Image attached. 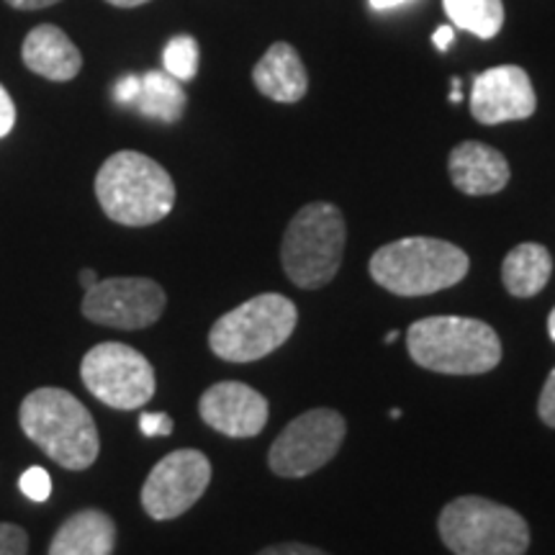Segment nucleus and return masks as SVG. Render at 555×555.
Segmentation results:
<instances>
[{
    "label": "nucleus",
    "mask_w": 555,
    "mask_h": 555,
    "mask_svg": "<svg viewBox=\"0 0 555 555\" xmlns=\"http://www.w3.org/2000/svg\"><path fill=\"white\" fill-rule=\"evenodd\" d=\"M255 86L266 99L278 103H296L307 95L309 75L301 57L286 41H275L253 69Z\"/></svg>",
    "instance_id": "2eb2a0df"
},
{
    "label": "nucleus",
    "mask_w": 555,
    "mask_h": 555,
    "mask_svg": "<svg viewBox=\"0 0 555 555\" xmlns=\"http://www.w3.org/2000/svg\"><path fill=\"white\" fill-rule=\"evenodd\" d=\"M442 5L457 29L476 34L478 39H494L504 26L502 0H442Z\"/></svg>",
    "instance_id": "aec40b11"
},
{
    "label": "nucleus",
    "mask_w": 555,
    "mask_h": 555,
    "mask_svg": "<svg viewBox=\"0 0 555 555\" xmlns=\"http://www.w3.org/2000/svg\"><path fill=\"white\" fill-rule=\"evenodd\" d=\"M470 260L461 247L435 237H406L376 249L371 278L388 294L429 296L453 288L468 275Z\"/></svg>",
    "instance_id": "20e7f679"
},
{
    "label": "nucleus",
    "mask_w": 555,
    "mask_h": 555,
    "mask_svg": "<svg viewBox=\"0 0 555 555\" xmlns=\"http://www.w3.org/2000/svg\"><path fill=\"white\" fill-rule=\"evenodd\" d=\"M18 422L41 453L67 470H86L101 450L99 427L78 397L62 388H37L21 401Z\"/></svg>",
    "instance_id": "f257e3e1"
},
{
    "label": "nucleus",
    "mask_w": 555,
    "mask_h": 555,
    "mask_svg": "<svg viewBox=\"0 0 555 555\" xmlns=\"http://www.w3.org/2000/svg\"><path fill=\"white\" fill-rule=\"evenodd\" d=\"M437 530L455 555H525L530 547L525 517L483 496H457L446 504Z\"/></svg>",
    "instance_id": "423d86ee"
},
{
    "label": "nucleus",
    "mask_w": 555,
    "mask_h": 555,
    "mask_svg": "<svg viewBox=\"0 0 555 555\" xmlns=\"http://www.w3.org/2000/svg\"><path fill=\"white\" fill-rule=\"evenodd\" d=\"M433 41H435V47H437V50H440V52H446L448 47H450V41H453V26H440V29L435 31Z\"/></svg>",
    "instance_id": "c756f323"
},
{
    "label": "nucleus",
    "mask_w": 555,
    "mask_h": 555,
    "mask_svg": "<svg viewBox=\"0 0 555 555\" xmlns=\"http://www.w3.org/2000/svg\"><path fill=\"white\" fill-rule=\"evenodd\" d=\"M165 73L172 75L176 80H193L198 73V44L189 34L172 37L163 52Z\"/></svg>",
    "instance_id": "412c9836"
},
{
    "label": "nucleus",
    "mask_w": 555,
    "mask_h": 555,
    "mask_svg": "<svg viewBox=\"0 0 555 555\" xmlns=\"http://www.w3.org/2000/svg\"><path fill=\"white\" fill-rule=\"evenodd\" d=\"M547 335H551V339L555 343V309L551 311V317H547Z\"/></svg>",
    "instance_id": "72a5a7b5"
},
{
    "label": "nucleus",
    "mask_w": 555,
    "mask_h": 555,
    "mask_svg": "<svg viewBox=\"0 0 555 555\" xmlns=\"http://www.w3.org/2000/svg\"><path fill=\"white\" fill-rule=\"evenodd\" d=\"M538 108V95L530 75L517 65L491 67L474 80L470 114L478 124L494 127L504 121L530 119Z\"/></svg>",
    "instance_id": "f8f14e48"
},
{
    "label": "nucleus",
    "mask_w": 555,
    "mask_h": 555,
    "mask_svg": "<svg viewBox=\"0 0 555 555\" xmlns=\"http://www.w3.org/2000/svg\"><path fill=\"white\" fill-rule=\"evenodd\" d=\"M450 180L466 196H491L509 183V163L483 142H463L450 152Z\"/></svg>",
    "instance_id": "4468645a"
},
{
    "label": "nucleus",
    "mask_w": 555,
    "mask_h": 555,
    "mask_svg": "<svg viewBox=\"0 0 555 555\" xmlns=\"http://www.w3.org/2000/svg\"><path fill=\"white\" fill-rule=\"evenodd\" d=\"M201 420L227 437H255L268 425V399L240 380H221L206 388L198 401Z\"/></svg>",
    "instance_id": "ddd939ff"
},
{
    "label": "nucleus",
    "mask_w": 555,
    "mask_h": 555,
    "mask_svg": "<svg viewBox=\"0 0 555 555\" xmlns=\"http://www.w3.org/2000/svg\"><path fill=\"white\" fill-rule=\"evenodd\" d=\"M139 429L147 437H163L172 433V420L170 414L163 412H147L139 416Z\"/></svg>",
    "instance_id": "393cba45"
},
{
    "label": "nucleus",
    "mask_w": 555,
    "mask_h": 555,
    "mask_svg": "<svg viewBox=\"0 0 555 555\" xmlns=\"http://www.w3.org/2000/svg\"><path fill=\"white\" fill-rule=\"evenodd\" d=\"M168 296L150 278H108L88 288L82 314L114 330H144L163 317Z\"/></svg>",
    "instance_id": "9b49d317"
},
{
    "label": "nucleus",
    "mask_w": 555,
    "mask_h": 555,
    "mask_svg": "<svg viewBox=\"0 0 555 555\" xmlns=\"http://www.w3.org/2000/svg\"><path fill=\"white\" fill-rule=\"evenodd\" d=\"M345 433V416L335 409H311L298 414L275 437L268 453V466L281 478L311 476L337 455Z\"/></svg>",
    "instance_id": "1a4fd4ad"
},
{
    "label": "nucleus",
    "mask_w": 555,
    "mask_h": 555,
    "mask_svg": "<svg viewBox=\"0 0 555 555\" xmlns=\"http://www.w3.org/2000/svg\"><path fill=\"white\" fill-rule=\"evenodd\" d=\"M5 3L18 11H39V9H50V5L60 3V0H5Z\"/></svg>",
    "instance_id": "c85d7f7f"
},
{
    "label": "nucleus",
    "mask_w": 555,
    "mask_h": 555,
    "mask_svg": "<svg viewBox=\"0 0 555 555\" xmlns=\"http://www.w3.org/2000/svg\"><path fill=\"white\" fill-rule=\"evenodd\" d=\"M95 196L106 217L124 227H150L176 206L170 172L142 152H116L95 176Z\"/></svg>",
    "instance_id": "f03ea898"
},
{
    "label": "nucleus",
    "mask_w": 555,
    "mask_h": 555,
    "mask_svg": "<svg viewBox=\"0 0 555 555\" xmlns=\"http://www.w3.org/2000/svg\"><path fill=\"white\" fill-rule=\"evenodd\" d=\"M409 0H371V5L376 11H388V9H397V5H404Z\"/></svg>",
    "instance_id": "7c9ffc66"
},
{
    "label": "nucleus",
    "mask_w": 555,
    "mask_h": 555,
    "mask_svg": "<svg viewBox=\"0 0 555 555\" xmlns=\"http://www.w3.org/2000/svg\"><path fill=\"white\" fill-rule=\"evenodd\" d=\"M208 483L211 461L201 450H176L150 470L142 486V506L157 522L176 519L204 496Z\"/></svg>",
    "instance_id": "9d476101"
},
{
    "label": "nucleus",
    "mask_w": 555,
    "mask_h": 555,
    "mask_svg": "<svg viewBox=\"0 0 555 555\" xmlns=\"http://www.w3.org/2000/svg\"><path fill=\"white\" fill-rule=\"evenodd\" d=\"M553 273V258L547 247L538 242H525L517 245L504 258L502 281L504 288L517 298H530L547 286Z\"/></svg>",
    "instance_id": "a211bd4d"
},
{
    "label": "nucleus",
    "mask_w": 555,
    "mask_h": 555,
    "mask_svg": "<svg viewBox=\"0 0 555 555\" xmlns=\"http://www.w3.org/2000/svg\"><path fill=\"white\" fill-rule=\"evenodd\" d=\"M13 124H16V106H13L9 90L0 86V139L11 134Z\"/></svg>",
    "instance_id": "bb28decb"
},
{
    "label": "nucleus",
    "mask_w": 555,
    "mask_h": 555,
    "mask_svg": "<svg viewBox=\"0 0 555 555\" xmlns=\"http://www.w3.org/2000/svg\"><path fill=\"white\" fill-rule=\"evenodd\" d=\"M18 486H21V491L31 499V502H47L52 494V478L41 466H31L29 470H26V474L21 476Z\"/></svg>",
    "instance_id": "4be33fe9"
},
{
    "label": "nucleus",
    "mask_w": 555,
    "mask_h": 555,
    "mask_svg": "<svg viewBox=\"0 0 555 555\" xmlns=\"http://www.w3.org/2000/svg\"><path fill=\"white\" fill-rule=\"evenodd\" d=\"M114 545V519L101 509H82L54 532L50 555H111Z\"/></svg>",
    "instance_id": "f3484780"
},
{
    "label": "nucleus",
    "mask_w": 555,
    "mask_h": 555,
    "mask_svg": "<svg viewBox=\"0 0 555 555\" xmlns=\"http://www.w3.org/2000/svg\"><path fill=\"white\" fill-rule=\"evenodd\" d=\"M258 555H327L324 551H319L314 545H304V543H281V545H270L266 551H260Z\"/></svg>",
    "instance_id": "cd10ccee"
},
{
    "label": "nucleus",
    "mask_w": 555,
    "mask_h": 555,
    "mask_svg": "<svg viewBox=\"0 0 555 555\" xmlns=\"http://www.w3.org/2000/svg\"><path fill=\"white\" fill-rule=\"evenodd\" d=\"M416 365L442 376H478L502 363V339L494 327L470 317H427L406 332Z\"/></svg>",
    "instance_id": "7ed1b4c3"
},
{
    "label": "nucleus",
    "mask_w": 555,
    "mask_h": 555,
    "mask_svg": "<svg viewBox=\"0 0 555 555\" xmlns=\"http://www.w3.org/2000/svg\"><path fill=\"white\" fill-rule=\"evenodd\" d=\"M80 283H82V286H86V291H88V288H93L95 283H99V278H95L93 270H82V273H80Z\"/></svg>",
    "instance_id": "473e14b6"
},
{
    "label": "nucleus",
    "mask_w": 555,
    "mask_h": 555,
    "mask_svg": "<svg viewBox=\"0 0 555 555\" xmlns=\"http://www.w3.org/2000/svg\"><path fill=\"white\" fill-rule=\"evenodd\" d=\"M298 324L294 301L283 294H260L227 311L208 332V347L227 363H253L286 345Z\"/></svg>",
    "instance_id": "0eeeda50"
},
{
    "label": "nucleus",
    "mask_w": 555,
    "mask_h": 555,
    "mask_svg": "<svg viewBox=\"0 0 555 555\" xmlns=\"http://www.w3.org/2000/svg\"><path fill=\"white\" fill-rule=\"evenodd\" d=\"M29 535L18 525L0 522V555H26Z\"/></svg>",
    "instance_id": "5701e85b"
},
{
    "label": "nucleus",
    "mask_w": 555,
    "mask_h": 555,
    "mask_svg": "<svg viewBox=\"0 0 555 555\" xmlns=\"http://www.w3.org/2000/svg\"><path fill=\"white\" fill-rule=\"evenodd\" d=\"M399 337V332L397 330H391V332H386V343H393V339Z\"/></svg>",
    "instance_id": "f704fd0d"
},
{
    "label": "nucleus",
    "mask_w": 555,
    "mask_h": 555,
    "mask_svg": "<svg viewBox=\"0 0 555 555\" xmlns=\"http://www.w3.org/2000/svg\"><path fill=\"white\" fill-rule=\"evenodd\" d=\"M82 384L111 409H142L155 397V367L142 352L124 343H101L82 358Z\"/></svg>",
    "instance_id": "6e6552de"
},
{
    "label": "nucleus",
    "mask_w": 555,
    "mask_h": 555,
    "mask_svg": "<svg viewBox=\"0 0 555 555\" xmlns=\"http://www.w3.org/2000/svg\"><path fill=\"white\" fill-rule=\"evenodd\" d=\"M185 103H189V95H185L180 80L172 78L165 69H150V73L142 75V88H139L134 101V108L142 116L163 124H176L183 119Z\"/></svg>",
    "instance_id": "6ab92c4d"
},
{
    "label": "nucleus",
    "mask_w": 555,
    "mask_h": 555,
    "mask_svg": "<svg viewBox=\"0 0 555 555\" xmlns=\"http://www.w3.org/2000/svg\"><path fill=\"white\" fill-rule=\"evenodd\" d=\"M538 414L547 427L555 429V367L551 371V376H547L543 391H540Z\"/></svg>",
    "instance_id": "b1692460"
},
{
    "label": "nucleus",
    "mask_w": 555,
    "mask_h": 555,
    "mask_svg": "<svg viewBox=\"0 0 555 555\" xmlns=\"http://www.w3.org/2000/svg\"><path fill=\"white\" fill-rule=\"evenodd\" d=\"M345 237V217L337 206L322 201L304 206L291 219L281 242V262L288 281L307 291L327 286L343 266Z\"/></svg>",
    "instance_id": "39448f33"
},
{
    "label": "nucleus",
    "mask_w": 555,
    "mask_h": 555,
    "mask_svg": "<svg viewBox=\"0 0 555 555\" xmlns=\"http://www.w3.org/2000/svg\"><path fill=\"white\" fill-rule=\"evenodd\" d=\"M106 3L116 5V9H137V5L150 3V0H106Z\"/></svg>",
    "instance_id": "2f4dec72"
},
{
    "label": "nucleus",
    "mask_w": 555,
    "mask_h": 555,
    "mask_svg": "<svg viewBox=\"0 0 555 555\" xmlns=\"http://www.w3.org/2000/svg\"><path fill=\"white\" fill-rule=\"evenodd\" d=\"M139 88H142V78H137V75H127V78H121L114 88L116 103H121V106H134Z\"/></svg>",
    "instance_id": "a878e982"
},
{
    "label": "nucleus",
    "mask_w": 555,
    "mask_h": 555,
    "mask_svg": "<svg viewBox=\"0 0 555 555\" xmlns=\"http://www.w3.org/2000/svg\"><path fill=\"white\" fill-rule=\"evenodd\" d=\"M21 54H24L26 67H29L31 73L54 82L73 80L82 67L78 47L69 41L65 31L52 24L37 26V29L26 37Z\"/></svg>",
    "instance_id": "dca6fc26"
}]
</instances>
